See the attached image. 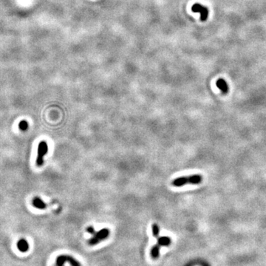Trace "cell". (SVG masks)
I'll use <instances>...</instances> for the list:
<instances>
[{"mask_svg": "<svg viewBox=\"0 0 266 266\" xmlns=\"http://www.w3.org/2000/svg\"><path fill=\"white\" fill-rule=\"evenodd\" d=\"M202 181V177L201 175H191L188 177H180L178 178L175 179L172 181V185L177 187L183 186L185 184H198Z\"/></svg>", "mask_w": 266, "mask_h": 266, "instance_id": "cell-1", "label": "cell"}, {"mask_svg": "<svg viewBox=\"0 0 266 266\" xmlns=\"http://www.w3.org/2000/svg\"><path fill=\"white\" fill-rule=\"evenodd\" d=\"M109 235H110V230L108 228H103L92 235V237L88 241V243L90 245H97L108 237Z\"/></svg>", "mask_w": 266, "mask_h": 266, "instance_id": "cell-2", "label": "cell"}, {"mask_svg": "<svg viewBox=\"0 0 266 266\" xmlns=\"http://www.w3.org/2000/svg\"><path fill=\"white\" fill-rule=\"evenodd\" d=\"M48 152V145L44 141H41L38 146V154L36 158V165L42 166L44 164V157Z\"/></svg>", "mask_w": 266, "mask_h": 266, "instance_id": "cell-3", "label": "cell"}, {"mask_svg": "<svg viewBox=\"0 0 266 266\" xmlns=\"http://www.w3.org/2000/svg\"><path fill=\"white\" fill-rule=\"evenodd\" d=\"M65 263H69L72 266H81L77 259L69 255H61L56 259V266H64Z\"/></svg>", "mask_w": 266, "mask_h": 266, "instance_id": "cell-4", "label": "cell"}, {"mask_svg": "<svg viewBox=\"0 0 266 266\" xmlns=\"http://www.w3.org/2000/svg\"><path fill=\"white\" fill-rule=\"evenodd\" d=\"M193 12L195 13H199L201 14V20L202 22H205L207 20L208 17H209V9L208 8L205 7V6L201 5V4H195L191 8Z\"/></svg>", "mask_w": 266, "mask_h": 266, "instance_id": "cell-5", "label": "cell"}, {"mask_svg": "<svg viewBox=\"0 0 266 266\" xmlns=\"http://www.w3.org/2000/svg\"><path fill=\"white\" fill-rule=\"evenodd\" d=\"M216 85L218 88L220 89V90H221V91L222 92V93L226 94L228 92V86L227 83H226V81H225L224 79H222V78H220V79L217 80V81H216Z\"/></svg>", "mask_w": 266, "mask_h": 266, "instance_id": "cell-6", "label": "cell"}, {"mask_svg": "<svg viewBox=\"0 0 266 266\" xmlns=\"http://www.w3.org/2000/svg\"><path fill=\"white\" fill-rule=\"evenodd\" d=\"M17 248L18 250L22 252H26L29 250V244L28 241L22 239V240H18L17 243Z\"/></svg>", "mask_w": 266, "mask_h": 266, "instance_id": "cell-7", "label": "cell"}, {"mask_svg": "<svg viewBox=\"0 0 266 266\" xmlns=\"http://www.w3.org/2000/svg\"><path fill=\"white\" fill-rule=\"evenodd\" d=\"M33 205L34 207H36V209H44L47 207L46 204L44 203V202L42 201V199H40L39 197H35L33 200Z\"/></svg>", "mask_w": 266, "mask_h": 266, "instance_id": "cell-8", "label": "cell"}, {"mask_svg": "<svg viewBox=\"0 0 266 266\" xmlns=\"http://www.w3.org/2000/svg\"><path fill=\"white\" fill-rule=\"evenodd\" d=\"M171 243V239L169 237L164 236L158 238V244L160 246H168Z\"/></svg>", "mask_w": 266, "mask_h": 266, "instance_id": "cell-9", "label": "cell"}, {"mask_svg": "<svg viewBox=\"0 0 266 266\" xmlns=\"http://www.w3.org/2000/svg\"><path fill=\"white\" fill-rule=\"evenodd\" d=\"M160 247H161V246H160V245L158 244L154 245V246L152 247V248L151 250V256L153 259H157V258H158V257H159Z\"/></svg>", "mask_w": 266, "mask_h": 266, "instance_id": "cell-10", "label": "cell"}, {"mask_svg": "<svg viewBox=\"0 0 266 266\" xmlns=\"http://www.w3.org/2000/svg\"><path fill=\"white\" fill-rule=\"evenodd\" d=\"M152 235H153L154 237L158 238V235L160 233V228L159 226H158V224L153 223L152 225Z\"/></svg>", "mask_w": 266, "mask_h": 266, "instance_id": "cell-11", "label": "cell"}, {"mask_svg": "<svg viewBox=\"0 0 266 266\" xmlns=\"http://www.w3.org/2000/svg\"><path fill=\"white\" fill-rule=\"evenodd\" d=\"M18 127H19V129L22 131H26L28 128V123L26 121H20L19 124H18Z\"/></svg>", "mask_w": 266, "mask_h": 266, "instance_id": "cell-12", "label": "cell"}, {"mask_svg": "<svg viewBox=\"0 0 266 266\" xmlns=\"http://www.w3.org/2000/svg\"><path fill=\"white\" fill-rule=\"evenodd\" d=\"M86 232H87L89 234L93 235L96 234V230H95V228L92 227V226H89V227L86 228Z\"/></svg>", "mask_w": 266, "mask_h": 266, "instance_id": "cell-13", "label": "cell"}]
</instances>
